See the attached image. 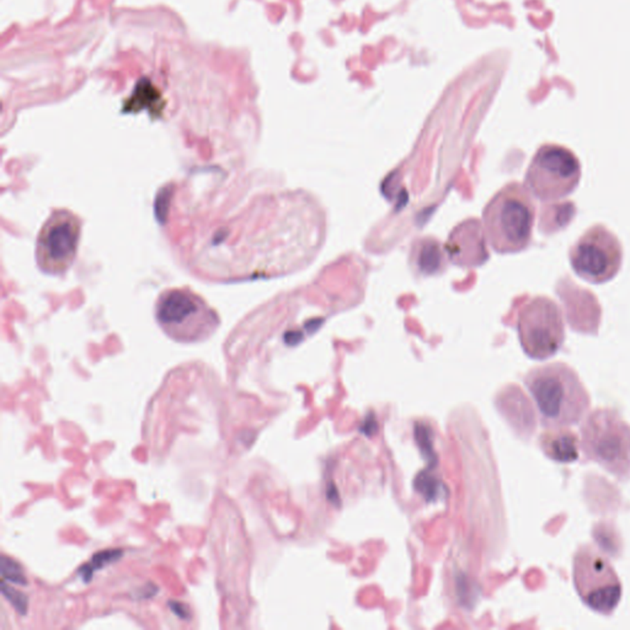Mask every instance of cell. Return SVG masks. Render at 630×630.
Segmentation results:
<instances>
[{
  "label": "cell",
  "instance_id": "obj_13",
  "mask_svg": "<svg viewBox=\"0 0 630 630\" xmlns=\"http://www.w3.org/2000/svg\"><path fill=\"white\" fill-rule=\"evenodd\" d=\"M415 488H416V490L420 492L421 495L425 496V499L427 501H435L440 495V483H438V480L435 476H432L431 474L426 473V472L417 475V478L415 480Z\"/></svg>",
  "mask_w": 630,
  "mask_h": 630
},
{
  "label": "cell",
  "instance_id": "obj_16",
  "mask_svg": "<svg viewBox=\"0 0 630 630\" xmlns=\"http://www.w3.org/2000/svg\"><path fill=\"white\" fill-rule=\"evenodd\" d=\"M377 430V421L373 417V415H370L367 417V420L363 422V425L361 427V431L365 433V435H372L373 432H376Z\"/></svg>",
  "mask_w": 630,
  "mask_h": 630
},
{
  "label": "cell",
  "instance_id": "obj_8",
  "mask_svg": "<svg viewBox=\"0 0 630 630\" xmlns=\"http://www.w3.org/2000/svg\"><path fill=\"white\" fill-rule=\"evenodd\" d=\"M517 329L523 350L534 360L554 356L565 339L561 309L547 297H536L521 308Z\"/></svg>",
  "mask_w": 630,
  "mask_h": 630
},
{
  "label": "cell",
  "instance_id": "obj_6",
  "mask_svg": "<svg viewBox=\"0 0 630 630\" xmlns=\"http://www.w3.org/2000/svg\"><path fill=\"white\" fill-rule=\"evenodd\" d=\"M581 178L577 156L565 147H540L528 167L526 181L542 201L564 199L577 189Z\"/></svg>",
  "mask_w": 630,
  "mask_h": 630
},
{
  "label": "cell",
  "instance_id": "obj_12",
  "mask_svg": "<svg viewBox=\"0 0 630 630\" xmlns=\"http://www.w3.org/2000/svg\"><path fill=\"white\" fill-rule=\"evenodd\" d=\"M0 572H1V580H4V581L14 582L17 585H27L26 577L22 572V566L10 558L1 556Z\"/></svg>",
  "mask_w": 630,
  "mask_h": 630
},
{
  "label": "cell",
  "instance_id": "obj_1",
  "mask_svg": "<svg viewBox=\"0 0 630 630\" xmlns=\"http://www.w3.org/2000/svg\"><path fill=\"white\" fill-rule=\"evenodd\" d=\"M545 429L577 425L590 409V395L577 372L555 362L537 367L524 379Z\"/></svg>",
  "mask_w": 630,
  "mask_h": 630
},
{
  "label": "cell",
  "instance_id": "obj_9",
  "mask_svg": "<svg viewBox=\"0 0 630 630\" xmlns=\"http://www.w3.org/2000/svg\"><path fill=\"white\" fill-rule=\"evenodd\" d=\"M623 250L618 238L604 226L590 228L571 248V266L592 283H604L618 274Z\"/></svg>",
  "mask_w": 630,
  "mask_h": 630
},
{
  "label": "cell",
  "instance_id": "obj_14",
  "mask_svg": "<svg viewBox=\"0 0 630 630\" xmlns=\"http://www.w3.org/2000/svg\"><path fill=\"white\" fill-rule=\"evenodd\" d=\"M415 437L417 445L420 447L422 454L427 458L429 462L436 461V456L433 453V446H432L431 431L429 427L424 425H417L415 429Z\"/></svg>",
  "mask_w": 630,
  "mask_h": 630
},
{
  "label": "cell",
  "instance_id": "obj_2",
  "mask_svg": "<svg viewBox=\"0 0 630 630\" xmlns=\"http://www.w3.org/2000/svg\"><path fill=\"white\" fill-rule=\"evenodd\" d=\"M533 201L522 185L512 183L489 201L483 213L485 233L492 249L500 254L518 253L532 238Z\"/></svg>",
  "mask_w": 630,
  "mask_h": 630
},
{
  "label": "cell",
  "instance_id": "obj_4",
  "mask_svg": "<svg viewBox=\"0 0 630 630\" xmlns=\"http://www.w3.org/2000/svg\"><path fill=\"white\" fill-rule=\"evenodd\" d=\"M156 318L170 338L186 342L208 338L219 324L208 303L189 288L163 292L156 301Z\"/></svg>",
  "mask_w": 630,
  "mask_h": 630
},
{
  "label": "cell",
  "instance_id": "obj_5",
  "mask_svg": "<svg viewBox=\"0 0 630 630\" xmlns=\"http://www.w3.org/2000/svg\"><path fill=\"white\" fill-rule=\"evenodd\" d=\"M572 569L582 602L598 613H613L622 598V583L604 555L592 545H582L574 556Z\"/></svg>",
  "mask_w": 630,
  "mask_h": 630
},
{
  "label": "cell",
  "instance_id": "obj_11",
  "mask_svg": "<svg viewBox=\"0 0 630 630\" xmlns=\"http://www.w3.org/2000/svg\"><path fill=\"white\" fill-rule=\"evenodd\" d=\"M121 556H122V550H103V552H100V553H97V554L94 555L92 561H89L87 565L81 566L78 572L83 577V580L88 582L92 579L94 570L103 569L105 566H108V564H113L115 561H119Z\"/></svg>",
  "mask_w": 630,
  "mask_h": 630
},
{
  "label": "cell",
  "instance_id": "obj_17",
  "mask_svg": "<svg viewBox=\"0 0 630 630\" xmlns=\"http://www.w3.org/2000/svg\"><path fill=\"white\" fill-rule=\"evenodd\" d=\"M170 608L174 613L176 614L180 618H186L188 617V607L180 602H170Z\"/></svg>",
  "mask_w": 630,
  "mask_h": 630
},
{
  "label": "cell",
  "instance_id": "obj_10",
  "mask_svg": "<svg viewBox=\"0 0 630 630\" xmlns=\"http://www.w3.org/2000/svg\"><path fill=\"white\" fill-rule=\"evenodd\" d=\"M540 448L547 457L556 463H572L579 459L580 440L567 427L547 429L539 437Z\"/></svg>",
  "mask_w": 630,
  "mask_h": 630
},
{
  "label": "cell",
  "instance_id": "obj_15",
  "mask_svg": "<svg viewBox=\"0 0 630 630\" xmlns=\"http://www.w3.org/2000/svg\"><path fill=\"white\" fill-rule=\"evenodd\" d=\"M1 592L3 595L8 598V601L10 602L14 608L17 609V612L20 614L26 613L27 611V597L26 595H24L22 592H19L15 588L9 586L6 581L1 580Z\"/></svg>",
  "mask_w": 630,
  "mask_h": 630
},
{
  "label": "cell",
  "instance_id": "obj_3",
  "mask_svg": "<svg viewBox=\"0 0 630 630\" xmlns=\"http://www.w3.org/2000/svg\"><path fill=\"white\" fill-rule=\"evenodd\" d=\"M585 456L618 479L630 476V426L617 410L596 409L581 426Z\"/></svg>",
  "mask_w": 630,
  "mask_h": 630
},
{
  "label": "cell",
  "instance_id": "obj_7",
  "mask_svg": "<svg viewBox=\"0 0 630 630\" xmlns=\"http://www.w3.org/2000/svg\"><path fill=\"white\" fill-rule=\"evenodd\" d=\"M81 237V218L65 208L54 210L36 239L38 269L47 275H65L74 264Z\"/></svg>",
  "mask_w": 630,
  "mask_h": 630
}]
</instances>
